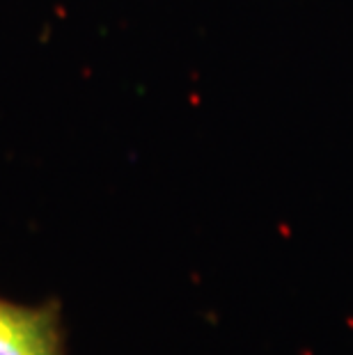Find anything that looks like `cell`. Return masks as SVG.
I'll return each mask as SVG.
<instances>
[{
  "mask_svg": "<svg viewBox=\"0 0 353 355\" xmlns=\"http://www.w3.org/2000/svg\"><path fill=\"white\" fill-rule=\"evenodd\" d=\"M0 355H67L60 300L24 305L0 296Z\"/></svg>",
  "mask_w": 353,
  "mask_h": 355,
  "instance_id": "6da1fadb",
  "label": "cell"
}]
</instances>
